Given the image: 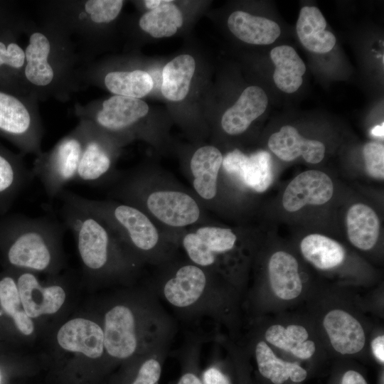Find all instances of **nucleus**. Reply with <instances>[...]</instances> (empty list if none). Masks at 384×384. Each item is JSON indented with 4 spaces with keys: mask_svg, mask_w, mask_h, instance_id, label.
I'll list each match as a JSON object with an SVG mask.
<instances>
[{
    "mask_svg": "<svg viewBox=\"0 0 384 384\" xmlns=\"http://www.w3.org/2000/svg\"><path fill=\"white\" fill-rule=\"evenodd\" d=\"M23 81L38 100L53 97L65 101L81 84L83 64L75 48L59 31L41 21H28L25 30Z\"/></svg>",
    "mask_w": 384,
    "mask_h": 384,
    "instance_id": "nucleus-1",
    "label": "nucleus"
},
{
    "mask_svg": "<svg viewBox=\"0 0 384 384\" xmlns=\"http://www.w3.org/2000/svg\"><path fill=\"white\" fill-rule=\"evenodd\" d=\"M169 267L151 286L159 300L184 320L224 319L228 294L217 273L190 261Z\"/></svg>",
    "mask_w": 384,
    "mask_h": 384,
    "instance_id": "nucleus-2",
    "label": "nucleus"
},
{
    "mask_svg": "<svg viewBox=\"0 0 384 384\" xmlns=\"http://www.w3.org/2000/svg\"><path fill=\"white\" fill-rule=\"evenodd\" d=\"M123 5L122 0L43 1L41 21L69 40L84 66L91 60L100 28L116 20Z\"/></svg>",
    "mask_w": 384,
    "mask_h": 384,
    "instance_id": "nucleus-3",
    "label": "nucleus"
},
{
    "mask_svg": "<svg viewBox=\"0 0 384 384\" xmlns=\"http://www.w3.org/2000/svg\"><path fill=\"white\" fill-rule=\"evenodd\" d=\"M66 227L48 217L23 215L0 218V246L14 267L44 271L53 262V252Z\"/></svg>",
    "mask_w": 384,
    "mask_h": 384,
    "instance_id": "nucleus-4",
    "label": "nucleus"
},
{
    "mask_svg": "<svg viewBox=\"0 0 384 384\" xmlns=\"http://www.w3.org/2000/svg\"><path fill=\"white\" fill-rule=\"evenodd\" d=\"M76 201L101 218L119 240L152 262L161 263L168 256L160 242L159 233L149 217L135 206L88 199L74 193Z\"/></svg>",
    "mask_w": 384,
    "mask_h": 384,
    "instance_id": "nucleus-5",
    "label": "nucleus"
},
{
    "mask_svg": "<svg viewBox=\"0 0 384 384\" xmlns=\"http://www.w3.org/2000/svg\"><path fill=\"white\" fill-rule=\"evenodd\" d=\"M38 101L32 93L18 95L0 90V137L16 146L23 155L36 156L43 151Z\"/></svg>",
    "mask_w": 384,
    "mask_h": 384,
    "instance_id": "nucleus-6",
    "label": "nucleus"
},
{
    "mask_svg": "<svg viewBox=\"0 0 384 384\" xmlns=\"http://www.w3.org/2000/svg\"><path fill=\"white\" fill-rule=\"evenodd\" d=\"M85 138V123L78 125L49 151L36 156L31 171L41 182L50 198L59 196L68 183L75 180Z\"/></svg>",
    "mask_w": 384,
    "mask_h": 384,
    "instance_id": "nucleus-7",
    "label": "nucleus"
},
{
    "mask_svg": "<svg viewBox=\"0 0 384 384\" xmlns=\"http://www.w3.org/2000/svg\"><path fill=\"white\" fill-rule=\"evenodd\" d=\"M148 112L149 106L144 100L114 95L100 102L75 106L79 119L90 121L112 137L130 129Z\"/></svg>",
    "mask_w": 384,
    "mask_h": 384,
    "instance_id": "nucleus-8",
    "label": "nucleus"
},
{
    "mask_svg": "<svg viewBox=\"0 0 384 384\" xmlns=\"http://www.w3.org/2000/svg\"><path fill=\"white\" fill-rule=\"evenodd\" d=\"M28 21L18 11L0 26V90L14 94H29L23 81L24 48L19 38Z\"/></svg>",
    "mask_w": 384,
    "mask_h": 384,
    "instance_id": "nucleus-9",
    "label": "nucleus"
},
{
    "mask_svg": "<svg viewBox=\"0 0 384 384\" xmlns=\"http://www.w3.org/2000/svg\"><path fill=\"white\" fill-rule=\"evenodd\" d=\"M236 240L229 228L203 226L186 234L181 244L190 262L217 273L220 256L232 250Z\"/></svg>",
    "mask_w": 384,
    "mask_h": 384,
    "instance_id": "nucleus-10",
    "label": "nucleus"
},
{
    "mask_svg": "<svg viewBox=\"0 0 384 384\" xmlns=\"http://www.w3.org/2000/svg\"><path fill=\"white\" fill-rule=\"evenodd\" d=\"M82 120L85 123V138L75 181L94 183L112 170L115 156L114 139L90 121Z\"/></svg>",
    "mask_w": 384,
    "mask_h": 384,
    "instance_id": "nucleus-11",
    "label": "nucleus"
},
{
    "mask_svg": "<svg viewBox=\"0 0 384 384\" xmlns=\"http://www.w3.org/2000/svg\"><path fill=\"white\" fill-rule=\"evenodd\" d=\"M148 210L162 223L184 227L198 221L201 211L190 195L178 191L161 190L150 193L145 200Z\"/></svg>",
    "mask_w": 384,
    "mask_h": 384,
    "instance_id": "nucleus-12",
    "label": "nucleus"
},
{
    "mask_svg": "<svg viewBox=\"0 0 384 384\" xmlns=\"http://www.w3.org/2000/svg\"><path fill=\"white\" fill-rule=\"evenodd\" d=\"M333 193L334 184L327 174L309 170L297 175L288 184L283 193L282 206L288 212H296L306 205H323Z\"/></svg>",
    "mask_w": 384,
    "mask_h": 384,
    "instance_id": "nucleus-13",
    "label": "nucleus"
},
{
    "mask_svg": "<svg viewBox=\"0 0 384 384\" xmlns=\"http://www.w3.org/2000/svg\"><path fill=\"white\" fill-rule=\"evenodd\" d=\"M222 166L226 172L238 176L245 186L258 193L265 192L273 181L271 156L266 151L246 155L235 149L223 157Z\"/></svg>",
    "mask_w": 384,
    "mask_h": 384,
    "instance_id": "nucleus-14",
    "label": "nucleus"
},
{
    "mask_svg": "<svg viewBox=\"0 0 384 384\" xmlns=\"http://www.w3.org/2000/svg\"><path fill=\"white\" fill-rule=\"evenodd\" d=\"M17 287L23 309L30 318L55 313L65 299L61 287H42L36 277L29 272L18 277Z\"/></svg>",
    "mask_w": 384,
    "mask_h": 384,
    "instance_id": "nucleus-15",
    "label": "nucleus"
},
{
    "mask_svg": "<svg viewBox=\"0 0 384 384\" xmlns=\"http://www.w3.org/2000/svg\"><path fill=\"white\" fill-rule=\"evenodd\" d=\"M57 339L63 348L82 353L90 358H100L104 353L103 329L90 320H70L60 327Z\"/></svg>",
    "mask_w": 384,
    "mask_h": 384,
    "instance_id": "nucleus-16",
    "label": "nucleus"
},
{
    "mask_svg": "<svg viewBox=\"0 0 384 384\" xmlns=\"http://www.w3.org/2000/svg\"><path fill=\"white\" fill-rule=\"evenodd\" d=\"M269 149L280 159L291 161L302 156L310 164L321 162L325 154L324 144L318 140L304 138L290 125L283 126L268 140Z\"/></svg>",
    "mask_w": 384,
    "mask_h": 384,
    "instance_id": "nucleus-17",
    "label": "nucleus"
},
{
    "mask_svg": "<svg viewBox=\"0 0 384 384\" xmlns=\"http://www.w3.org/2000/svg\"><path fill=\"white\" fill-rule=\"evenodd\" d=\"M267 104V96L261 87H247L236 102L223 114V129L230 135L243 133L255 119L265 112Z\"/></svg>",
    "mask_w": 384,
    "mask_h": 384,
    "instance_id": "nucleus-18",
    "label": "nucleus"
},
{
    "mask_svg": "<svg viewBox=\"0 0 384 384\" xmlns=\"http://www.w3.org/2000/svg\"><path fill=\"white\" fill-rule=\"evenodd\" d=\"M23 156L9 150L0 142V215L6 213L33 177Z\"/></svg>",
    "mask_w": 384,
    "mask_h": 384,
    "instance_id": "nucleus-19",
    "label": "nucleus"
},
{
    "mask_svg": "<svg viewBox=\"0 0 384 384\" xmlns=\"http://www.w3.org/2000/svg\"><path fill=\"white\" fill-rule=\"evenodd\" d=\"M324 326L332 346L341 354L356 353L364 346L366 338L361 324L343 310L329 311L324 319Z\"/></svg>",
    "mask_w": 384,
    "mask_h": 384,
    "instance_id": "nucleus-20",
    "label": "nucleus"
},
{
    "mask_svg": "<svg viewBox=\"0 0 384 384\" xmlns=\"http://www.w3.org/2000/svg\"><path fill=\"white\" fill-rule=\"evenodd\" d=\"M223 156L214 146L198 148L193 154L190 167L193 175V186L198 195L206 201L214 198L217 193L219 171Z\"/></svg>",
    "mask_w": 384,
    "mask_h": 384,
    "instance_id": "nucleus-21",
    "label": "nucleus"
},
{
    "mask_svg": "<svg viewBox=\"0 0 384 384\" xmlns=\"http://www.w3.org/2000/svg\"><path fill=\"white\" fill-rule=\"evenodd\" d=\"M326 26V20L318 8L304 6L301 9L296 31L300 42L308 50L326 53L334 47L336 37L325 29Z\"/></svg>",
    "mask_w": 384,
    "mask_h": 384,
    "instance_id": "nucleus-22",
    "label": "nucleus"
},
{
    "mask_svg": "<svg viewBox=\"0 0 384 384\" xmlns=\"http://www.w3.org/2000/svg\"><path fill=\"white\" fill-rule=\"evenodd\" d=\"M227 23L234 36L250 44H271L279 36L281 32L276 22L242 11L233 12Z\"/></svg>",
    "mask_w": 384,
    "mask_h": 384,
    "instance_id": "nucleus-23",
    "label": "nucleus"
},
{
    "mask_svg": "<svg viewBox=\"0 0 384 384\" xmlns=\"http://www.w3.org/2000/svg\"><path fill=\"white\" fill-rule=\"evenodd\" d=\"M268 274L274 293L285 300L297 297L302 289L298 272V262L290 254L278 251L270 257Z\"/></svg>",
    "mask_w": 384,
    "mask_h": 384,
    "instance_id": "nucleus-24",
    "label": "nucleus"
},
{
    "mask_svg": "<svg viewBox=\"0 0 384 384\" xmlns=\"http://www.w3.org/2000/svg\"><path fill=\"white\" fill-rule=\"evenodd\" d=\"M348 238L357 248L368 250L377 242L380 223L376 213L363 203L352 205L346 213Z\"/></svg>",
    "mask_w": 384,
    "mask_h": 384,
    "instance_id": "nucleus-25",
    "label": "nucleus"
},
{
    "mask_svg": "<svg viewBox=\"0 0 384 384\" xmlns=\"http://www.w3.org/2000/svg\"><path fill=\"white\" fill-rule=\"evenodd\" d=\"M275 65L273 80L277 87L286 93L296 92L302 85L306 65L296 50L289 46H279L270 52Z\"/></svg>",
    "mask_w": 384,
    "mask_h": 384,
    "instance_id": "nucleus-26",
    "label": "nucleus"
},
{
    "mask_svg": "<svg viewBox=\"0 0 384 384\" xmlns=\"http://www.w3.org/2000/svg\"><path fill=\"white\" fill-rule=\"evenodd\" d=\"M196 70V61L188 54L176 56L162 71L161 93L169 101L183 100L188 95Z\"/></svg>",
    "mask_w": 384,
    "mask_h": 384,
    "instance_id": "nucleus-27",
    "label": "nucleus"
},
{
    "mask_svg": "<svg viewBox=\"0 0 384 384\" xmlns=\"http://www.w3.org/2000/svg\"><path fill=\"white\" fill-rule=\"evenodd\" d=\"M255 354L260 373L274 384H282L288 378L301 382L306 377V371L296 363L277 358L264 341H259Z\"/></svg>",
    "mask_w": 384,
    "mask_h": 384,
    "instance_id": "nucleus-28",
    "label": "nucleus"
},
{
    "mask_svg": "<svg viewBox=\"0 0 384 384\" xmlns=\"http://www.w3.org/2000/svg\"><path fill=\"white\" fill-rule=\"evenodd\" d=\"M104 87L114 95L141 99L153 88L152 77L142 70H110L102 77Z\"/></svg>",
    "mask_w": 384,
    "mask_h": 384,
    "instance_id": "nucleus-29",
    "label": "nucleus"
},
{
    "mask_svg": "<svg viewBox=\"0 0 384 384\" xmlns=\"http://www.w3.org/2000/svg\"><path fill=\"white\" fill-rule=\"evenodd\" d=\"M300 248L304 257L321 270L334 268L341 264L345 257V250L337 241L320 234L304 238Z\"/></svg>",
    "mask_w": 384,
    "mask_h": 384,
    "instance_id": "nucleus-30",
    "label": "nucleus"
},
{
    "mask_svg": "<svg viewBox=\"0 0 384 384\" xmlns=\"http://www.w3.org/2000/svg\"><path fill=\"white\" fill-rule=\"evenodd\" d=\"M172 2L144 14L139 20L140 28L156 38L174 35L182 26L183 18L180 9Z\"/></svg>",
    "mask_w": 384,
    "mask_h": 384,
    "instance_id": "nucleus-31",
    "label": "nucleus"
},
{
    "mask_svg": "<svg viewBox=\"0 0 384 384\" xmlns=\"http://www.w3.org/2000/svg\"><path fill=\"white\" fill-rule=\"evenodd\" d=\"M0 304L3 310L12 317L18 329L25 335L33 331L31 319L21 309V302L17 284L10 276L0 280Z\"/></svg>",
    "mask_w": 384,
    "mask_h": 384,
    "instance_id": "nucleus-32",
    "label": "nucleus"
},
{
    "mask_svg": "<svg viewBox=\"0 0 384 384\" xmlns=\"http://www.w3.org/2000/svg\"><path fill=\"white\" fill-rule=\"evenodd\" d=\"M170 344H161L138 356L137 370L130 384H159Z\"/></svg>",
    "mask_w": 384,
    "mask_h": 384,
    "instance_id": "nucleus-33",
    "label": "nucleus"
},
{
    "mask_svg": "<svg viewBox=\"0 0 384 384\" xmlns=\"http://www.w3.org/2000/svg\"><path fill=\"white\" fill-rule=\"evenodd\" d=\"M267 342L287 351L307 340L306 329L299 325H289L287 328L276 324L269 327L265 334Z\"/></svg>",
    "mask_w": 384,
    "mask_h": 384,
    "instance_id": "nucleus-34",
    "label": "nucleus"
},
{
    "mask_svg": "<svg viewBox=\"0 0 384 384\" xmlns=\"http://www.w3.org/2000/svg\"><path fill=\"white\" fill-rule=\"evenodd\" d=\"M183 351V372L176 384H203L197 370L199 344L197 340L190 341Z\"/></svg>",
    "mask_w": 384,
    "mask_h": 384,
    "instance_id": "nucleus-35",
    "label": "nucleus"
},
{
    "mask_svg": "<svg viewBox=\"0 0 384 384\" xmlns=\"http://www.w3.org/2000/svg\"><path fill=\"white\" fill-rule=\"evenodd\" d=\"M365 166L368 175L374 178H384V146L378 142L366 143L363 148Z\"/></svg>",
    "mask_w": 384,
    "mask_h": 384,
    "instance_id": "nucleus-36",
    "label": "nucleus"
},
{
    "mask_svg": "<svg viewBox=\"0 0 384 384\" xmlns=\"http://www.w3.org/2000/svg\"><path fill=\"white\" fill-rule=\"evenodd\" d=\"M201 377L203 384H231L228 376L215 362L208 365L203 371Z\"/></svg>",
    "mask_w": 384,
    "mask_h": 384,
    "instance_id": "nucleus-37",
    "label": "nucleus"
},
{
    "mask_svg": "<svg viewBox=\"0 0 384 384\" xmlns=\"http://www.w3.org/2000/svg\"><path fill=\"white\" fill-rule=\"evenodd\" d=\"M314 343L312 341L306 340L294 347L290 352L299 358L307 359L314 354Z\"/></svg>",
    "mask_w": 384,
    "mask_h": 384,
    "instance_id": "nucleus-38",
    "label": "nucleus"
},
{
    "mask_svg": "<svg viewBox=\"0 0 384 384\" xmlns=\"http://www.w3.org/2000/svg\"><path fill=\"white\" fill-rule=\"evenodd\" d=\"M17 11L13 4L0 1V26L15 15Z\"/></svg>",
    "mask_w": 384,
    "mask_h": 384,
    "instance_id": "nucleus-39",
    "label": "nucleus"
},
{
    "mask_svg": "<svg viewBox=\"0 0 384 384\" xmlns=\"http://www.w3.org/2000/svg\"><path fill=\"white\" fill-rule=\"evenodd\" d=\"M371 348L375 358L384 362V336H378L371 343Z\"/></svg>",
    "mask_w": 384,
    "mask_h": 384,
    "instance_id": "nucleus-40",
    "label": "nucleus"
},
{
    "mask_svg": "<svg viewBox=\"0 0 384 384\" xmlns=\"http://www.w3.org/2000/svg\"><path fill=\"white\" fill-rule=\"evenodd\" d=\"M341 384H367V383L358 372L348 370L344 373Z\"/></svg>",
    "mask_w": 384,
    "mask_h": 384,
    "instance_id": "nucleus-41",
    "label": "nucleus"
},
{
    "mask_svg": "<svg viewBox=\"0 0 384 384\" xmlns=\"http://www.w3.org/2000/svg\"><path fill=\"white\" fill-rule=\"evenodd\" d=\"M171 1L170 0H146L144 1L145 6L150 9H154L162 4Z\"/></svg>",
    "mask_w": 384,
    "mask_h": 384,
    "instance_id": "nucleus-42",
    "label": "nucleus"
},
{
    "mask_svg": "<svg viewBox=\"0 0 384 384\" xmlns=\"http://www.w3.org/2000/svg\"><path fill=\"white\" fill-rule=\"evenodd\" d=\"M383 123L381 125H377L373 128L371 133L373 136L383 137Z\"/></svg>",
    "mask_w": 384,
    "mask_h": 384,
    "instance_id": "nucleus-43",
    "label": "nucleus"
},
{
    "mask_svg": "<svg viewBox=\"0 0 384 384\" xmlns=\"http://www.w3.org/2000/svg\"><path fill=\"white\" fill-rule=\"evenodd\" d=\"M0 380H1V374H0Z\"/></svg>",
    "mask_w": 384,
    "mask_h": 384,
    "instance_id": "nucleus-44",
    "label": "nucleus"
}]
</instances>
